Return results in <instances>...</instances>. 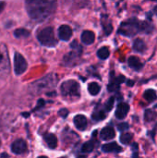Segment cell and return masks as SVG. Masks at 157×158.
I'll list each match as a JSON object with an SVG mask.
<instances>
[{"instance_id": "1", "label": "cell", "mask_w": 157, "mask_h": 158, "mask_svg": "<svg viewBox=\"0 0 157 158\" xmlns=\"http://www.w3.org/2000/svg\"><path fill=\"white\" fill-rule=\"evenodd\" d=\"M25 5L29 16L36 21H43L48 19L53 16L56 9V1L28 0Z\"/></svg>"}, {"instance_id": "2", "label": "cell", "mask_w": 157, "mask_h": 158, "mask_svg": "<svg viewBox=\"0 0 157 158\" xmlns=\"http://www.w3.org/2000/svg\"><path fill=\"white\" fill-rule=\"evenodd\" d=\"M153 31L154 26L152 23L147 21H141L136 18L124 20L118 28V33L126 37H133L139 32L150 33Z\"/></svg>"}, {"instance_id": "3", "label": "cell", "mask_w": 157, "mask_h": 158, "mask_svg": "<svg viewBox=\"0 0 157 158\" xmlns=\"http://www.w3.org/2000/svg\"><path fill=\"white\" fill-rule=\"evenodd\" d=\"M60 91L62 96L68 101H76L81 97V86L74 80L65 81L60 86Z\"/></svg>"}, {"instance_id": "4", "label": "cell", "mask_w": 157, "mask_h": 158, "mask_svg": "<svg viewBox=\"0 0 157 158\" xmlns=\"http://www.w3.org/2000/svg\"><path fill=\"white\" fill-rule=\"evenodd\" d=\"M57 83V78L55 74H49L30 85V90L33 94H40L45 90L52 89Z\"/></svg>"}, {"instance_id": "5", "label": "cell", "mask_w": 157, "mask_h": 158, "mask_svg": "<svg viewBox=\"0 0 157 158\" xmlns=\"http://www.w3.org/2000/svg\"><path fill=\"white\" fill-rule=\"evenodd\" d=\"M37 39L43 45L47 47L56 46L57 44L53 27H45L43 29H41L37 32Z\"/></svg>"}, {"instance_id": "6", "label": "cell", "mask_w": 157, "mask_h": 158, "mask_svg": "<svg viewBox=\"0 0 157 158\" xmlns=\"http://www.w3.org/2000/svg\"><path fill=\"white\" fill-rule=\"evenodd\" d=\"M27 62L22 55L16 52L14 56V71L16 75H21L27 69Z\"/></svg>"}, {"instance_id": "7", "label": "cell", "mask_w": 157, "mask_h": 158, "mask_svg": "<svg viewBox=\"0 0 157 158\" xmlns=\"http://www.w3.org/2000/svg\"><path fill=\"white\" fill-rule=\"evenodd\" d=\"M11 151L12 153L16 155H21L27 151V143L24 140L19 139L16 140L12 144H11Z\"/></svg>"}, {"instance_id": "8", "label": "cell", "mask_w": 157, "mask_h": 158, "mask_svg": "<svg viewBox=\"0 0 157 158\" xmlns=\"http://www.w3.org/2000/svg\"><path fill=\"white\" fill-rule=\"evenodd\" d=\"M72 29L68 25H61L58 28V37L62 41H68L72 36Z\"/></svg>"}, {"instance_id": "9", "label": "cell", "mask_w": 157, "mask_h": 158, "mask_svg": "<svg viewBox=\"0 0 157 158\" xmlns=\"http://www.w3.org/2000/svg\"><path fill=\"white\" fill-rule=\"evenodd\" d=\"M80 54H78L77 52L75 51H72L68 54H67L64 58H63V64L67 67H71V66H74L76 65L77 63V60H79L80 58Z\"/></svg>"}, {"instance_id": "10", "label": "cell", "mask_w": 157, "mask_h": 158, "mask_svg": "<svg viewBox=\"0 0 157 158\" xmlns=\"http://www.w3.org/2000/svg\"><path fill=\"white\" fill-rule=\"evenodd\" d=\"M129 111H130V105L127 103H120L116 109L115 115H116L117 118L124 119L127 117Z\"/></svg>"}, {"instance_id": "11", "label": "cell", "mask_w": 157, "mask_h": 158, "mask_svg": "<svg viewBox=\"0 0 157 158\" xmlns=\"http://www.w3.org/2000/svg\"><path fill=\"white\" fill-rule=\"evenodd\" d=\"M73 122L75 127L79 131H85L88 125V120L87 118L83 115H77L73 118Z\"/></svg>"}, {"instance_id": "12", "label": "cell", "mask_w": 157, "mask_h": 158, "mask_svg": "<svg viewBox=\"0 0 157 158\" xmlns=\"http://www.w3.org/2000/svg\"><path fill=\"white\" fill-rule=\"evenodd\" d=\"M81 39L82 44H84L86 45H90V44H93L95 41V34L92 31L85 30L82 31V33L81 35Z\"/></svg>"}, {"instance_id": "13", "label": "cell", "mask_w": 157, "mask_h": 158, "mask_svg": "<svg viewBox=\"0 0 157 158\" xmlns=\"http://www.w3.org/2000/svg\"><path fill=\"white\" fill-rule=\"evenodd\" d=\"M115 136H116L115 130L111 126H107V127L104 128L100 132V138L103 141H110V140L114 139Z\"/></svg>"}, {"instance_id": "14", "label": "cell", "mask_w": 157, "mask_h": 158, "mask_svg": "<svg viewBox=\"0 0 157 158\" xmlns=\"http://www.w3.org/2000/svg\"><path fill=\"white\" fill-rule=\"evenodd\" d=\"M102 151L105 153H119L122 151V148L116 142H112L104 144L102 146Z\"/></svg>"}, {"instance_id": "15", "label": "cell", "mask_w": 157, "mask_h": 158, "mask_svg": "<svg viewBox=\"0 0 157 158\" xmlns=\"http://www.w3.org/2000/svg\"><path fill=\"white\" fill-rule=\"evenodd\" d=\"M125 81V78L123 76H119V77H117L115 79H113L111 81V82L109 83L108 85V91L109 92H116V91H118L119 87H120V84L122 82Z\"/></svg>"}, {"instance_id": "16", "label": "cell", "mask_w": 157, "mask_h": 158, "mask_svg": "<svg viewBox=\"0 0 157 158\" xmlns=\"http://www.w3.org/2000/svg\"><path fill=\"white\" fill-rule=\"evenodd\" d=\"M128 64L132 69H134L136 71L141 70L143 67V64L141 62L140 58L137 56H130L128 59Z\"/></svg>"}, {"instance_id": "17", "label": "cell", "mask_w": 157, "mask_h": 158, "mask_svg": "<svg viewBox=\"0 0 157 158\" xmlns=\"http://www.w3.org/2000/svg\"><path fill=\"white\" fill-rule=\"evenodd\" d=\"M47 146L51 149H55L57 146V139L56 136L53 133H47L43 137Z\"/></svg>"}, {"instance_id": "18", "label": "cell", "mask_w": 157, "mask_h": 158, "mask_svg": "<svg viewBox=\"0 0 157 158\" xmlns=\"http://www.w3.org/2000/svg\"><path fill=\"white\" fill-rule=\"evenodd\" d=\"M146 44L144 43L143 40L140 39V38H137L135 39L134 43H133V49L135 52H138V53H144L145 50H146Z\"/></svg>"}, {"instance_id": "19", "label": "cell", "mask_w": 157, "mask_h": 158, "mask_svg": "<svg viewBox=\"0 0 157 158\" xmlns=\"http://www.w3.org/2000/svg\"><path fill=\"white\" fill-rule=\"evenodd\" d=\"M102 25H103V29L106 35H109L112 31H113V25L110 22V20L108 19V18L106 16H103L102 18Z\"/></svg>"}, {"instance_id": "20", "label": "cell", "mask_w": 157, "mask_h": 158, "mask_svg": "<svg viewBox=\"0 0 157 158\" xmlns=\"http://www.w3.org/2000/svg\"><path fill=\"white\" fill-rule=\"evenodd\" d=\"M107 111L104 108V109H99V110H95L93 114V121H102L103 119L105 118L106 115H107Z\"/></svg>"}, {"instance_id": "21", "label": "cell", "mask_w": 157, "mask_h": 158, "mask_svg": "<svg viewBox=\"0 0 157 158\" xmlns=\"http://www.w3.org/2000/svg\"><path fill=\"white\" fill-rule=\"evenodd\" d=\"M101 91V86L97 82H91L88 85V92L91 95L95 96L97 95Z\"/></svg>"}, {"instance_id": "22", "label": "cell", "mask_w": 157, "mask_h": 158, "mask_svg": "<svg viewBox=\"0 0 157 158\" xmlns=\"http://www.w3.org/2000/svg\"><path fill=\"white\" fill-rule=\"evenodd\" d=\"M143 97L149 102V103H151V102H154L155 99L157 98V94L156 92L155 91V90H153V89H149V90H147V91H145L144 92V94H143Z\"/></svg>"}, {"instance_id": "23", "label": "cell", "mask_w": 157, "mask_h": 158, "mask_svg": "<svg viewBox=\"0 0 157 158\" xmlns=\"http://www.w3.org/2000/svg\"><path fill=\"white\" fill-rule=\"evenodd\" d=\"M110 56V51L108 49V47L106 46H103L101 47L98 51H97V56L100 58V59H107Z\"/></svg>"}, {"instance_id": "24", "label": "cell", "mask_w": 157, "mask_h": 158, "mask_svg": "<svg viewBox=\"0 0 157 158\" xmlns=\"http://www.w3.org/2000/svg\"><path fill=\"white\" fill-rule=\"evenodd\" d=\"M5 62H8L7 54L6 52L0 50V71L5 70V69H8V66H5Z\"/></svg>"}, {"instance_id": "25", "label": "cell", "mask_w": 157, "mask_h": 158, "mask_svg": "<svg viewBox=\"0 0 157 158\" xmlns=\"http://www.w3.org/2000/svg\"><path fill=\"white\" fill-rule=\"evenodd\" d=\"M93 149H94V143L93 141H88V142H86V143H84L82 144L81 152L85 153V154H88V153L93 152Z\"/></svg>"}, {"instance_id": "26", "label": "cell", "mask_w": 157, "mask_h": 158, "mask_svg": "<svg viewBox=\"0 0 157 158\" xmlns=\"http://www.w3.org/2000/svg\"><path fill=\"white\" fill-rule=\"evenodd\" d=\"M157 118V114L152 109H147L145 110L144 113V119L146 122H152Z\"/></svg>"}, {"instance_id": "27", "label": "cell", "mask_w": 157, "mask_h": 158, "mask_svg": "<svg viewBox=\"0 0 157 158\" xmlns=\"http://www.w3.org/2000/svg\"><path fill=\"white\" fill-rule=\"evenodd\" d=\"M132 138H133V134L130 133V132H127L126 131V132H124V133H122L120 135L119 140H120L121 143H123V144H129L132 141Z\"/></svg>"}, {"instance_id": "28", "label": "cell", "mask_w": 157, "mask_h": 158, "mask_svg": "<svg viewBox=\"0 0 157 158\" xmlns=\"http://www.w3.org/2000/svg\"><path fill=\"white\" fill-rule=\"evenodd\" d=\"M14 35L17 38H27L30 35V31L26 29L20 28V29H17L14 31Z\"/></svg>"}, {"instance_id": "29", "label": "cell", "mask_w": 157, "mask_h": 158, "mask_svg": "<svg viewBox=\"0 0 157 158\" xmlns=\"http://www.w3.org/2000/svg\"><path fill=\"white\" fill-rule=\"evenodd\" d=\"M70 47H71V49H73V51H75L78 54L81 55V53H82V47H81V44H79V43L77 41H73L70 44Z\"/></svg>"}, {"instance_id": "30", "label": "cell", "mask_w": 157, "mask_h": 158, "mask_svg": "<svg viewBox=\"0 0 157 158\" xmlns=\"http://www.w3.org/2000/svg\"><path fill=\"white\" fill-rule=\"evenodd\" d=\"M114 102H115V98H114V97H110V98L108 99V101L106 102V104L105 105L104 108H105L107 112H109V111L113 108Z\"/></svg>"}, {"instance_id": "31", "label": "cell", "mask_w": 157, "mask_h": 158, "mask_svg": "<svg viewBox=\"0 0 157 158\" xmlns=\"http://www.w3.org/2000/svg\"><path fill=\"white\" fill-rule=\"evenodd\" d=\"M129 128H130V126H129L128 123H120V124L118 125V129L121 132H126Z\"/></svg>"}, {"instance_id": "32", "label": "cell", "mask_w": 157, "mask_h": 158, "mask_svg": "<svg viewBox=\"0 0 157 158\" xmlns=\"http://www.w3.org/2000/svg\"><path fill=\"white\" fill-rule=\"evenodd\" d=\"M59 115L63 118H66L67 116L68 115V111L67 109H61L59 110Z\"/></svg>"}, {"instance_id": "33", "label": "cell", "mask_w": 157, "mask_h": 158, "mask_svg": "<svg viewBox=\"0 0 157 158\" xmlns=\"http://www.w3.org/2000/svg\"><path fill=\"white\" fill-rule=\"evenodd\" d=\"M4 6H5V3H4V2H1V3H0V13L2 12Z\"/></svg>"}, {"instance_id": "34", "label": "cell", "mask_w": 157, "mask_h": 158, "mask_svg": "<svg viewBox=\"0 0 157 158\" xmlns=\"http://www.w3.org/2000/svg\"><path fill=\"white\" fill-rule=\"evenodd\" d=\"M0 157L1 158H8V156H7V155H6V154H2Z\"/></svg>"}, {"instance_id": "35", "label": "cell", "mask_w": 157, "mask_h": 158, "mask_svg": "<svg viewBox=\"0 0 157 158\" xmlns=\"http://www.w3.org/2000/svg\"><path fill=\"white\" fill-rule=\"evenodd\" d=\"M77 158H87V156H85V155H81V156H79Z\"/></svg>"}, {"instance_id": "36", "label": "cell", "mask_w": 157, "mask_h": 158, "mask_svg": "<svg viewBox=\"0 0 157 158\" xmlns=\"http://www.w3.org/2000/svg\"><path fill=\"white\" fill-rule=\"evenodd\" d=\"M154 12H155V13L157 15V6H155V8H154Z\"/></svg>"}, {"instance_id": "37", "label": "cell", "mask_w": 157, "mask_h": 158, "mask_svg": "<svg viewBox=\"0 0 157 158\" xmlns=\"http://www.w3.org/2000/svg\"><path fill=\"white\" fill-rule=\"evenodd\" d=\"M38 158H47L46 156H39Z\"/></svg>"}, {"instance_id": "38", "label": "cell", "mask_w": 157, "mask_h": 158, "mask_svg": "<svg viewBox=\"0 0 157 158\" xmlns=\"http://www.w3.org/2000/svg\"><path fill=\"white\" fill-rule=\"evenodd\" d=\"M155 108H157V105H156V106H155Z\"/></svg>"}, {"instance_id": "39", "label": "cell", "mask_w": 157, "mask_h": 158, "mask_svg": "<svg viewBox=\"0 0 157 158\" xmlns=\"http://www.w3.org/2000/svg\"><path fill=\"white\" fill-rule=\"evenodd\" d=\"M0 145H1V141H0Z\"/></svg>"}, {"instance_id": "40", "label": "cell", "mask_w": 157, "mask_h": 158, "mask_svg": "<svg viewBox=\"0 0 157 158\" xmlns=\"http://www.w3.org/2000/svg\"><path fill=\"white\" fill-rule=\"evenodd\" d=\"M60 158H66V157H60Z\"/></svg>"}]
</instances>
